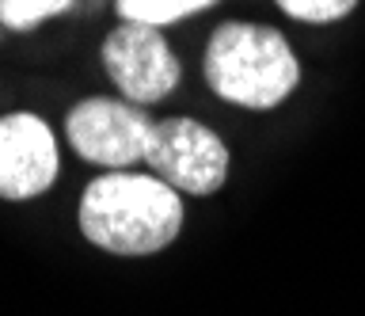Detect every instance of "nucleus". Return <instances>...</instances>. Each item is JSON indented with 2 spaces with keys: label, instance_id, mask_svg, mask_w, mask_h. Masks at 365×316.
<instances>
[{
  "label": "nucleus",
  "instance_id": "1",
  "mask_svg": "<svg viewBox=\"0 0 365 316\" xmlns=\"http://www.w3.org/2000/svg\"><path fill=\"white\" fill-rule=\"evenodd\" d=\"M76 225L88 244L118 259H148L179 240L187 206L175 187L153 172H103L76 202Z\"/></svg>",
  "mask_w": 365,
  "mask_h": 316
},
{
  "label": "nucleus",
  "instance_id": "2",
  "mask_svg": "<svg viewBox=\"0 0 365 316\" xmlns=\"http://www.w3.org/2000/svg\"><path fill=\"white\" fill-rule=\"evenodd\" d=\"M205 88L232 107L274 111L301 88V58L278 27L228 19L202 50Z\"/></svg>",
  "mask_w": 365,
  "mask_h": 316
},
{
  "label": "nucleus",
  "instance_id": "3",
  "mask_svg": "<svg viewBox=\"0 0 365 316\" xmlns=\"http://www.w3.org/2000/svg\"><path fill=\"white\" fill-rule=\"evenodd\" d=\"M145 164L156 179H164L179 195L210 198L228 183L232 153H228V145L205 122L187 118V115H171L153 126Z\"/></svg>",
  "mask_w": 365,
  "mask_h": 316
},
{
  "label": "nucleus",
  "instance_id": "4",
  "mask_svg": "<svg viewBox=\"0 0 365 316\" xmlns=\"http://www.w3.org/2000/svg\"><path fill=\"white\" fill-rule=\"evenodd\" d=\"M153 126L156 122L148 107H137L122 96H88L68 107L65 141L80 160L107 172H125L133 164H145Z\"/></svg>",
  "mask_w": 365,
  "mask_h": 316
},
{
  "label": "nucleus",
  "instance_id": "5",
  "mask_svg": "<svg viewBox=\"0 0 365 316\" xmlns=\"http://www.w3.org/2000/svg\"><path fill=\"white\" fill-rule=\"evenodd\" d=\"M103 73L122 99L153 107L182 84V61L168 46L164 31L145 24H118L103 39Z\"/></svg>",
  "mask_w": 365,
  "mask_h": 316
},
{
  "label": "nucleus",
  "instance_id": "6",
  "mask_svg": "<svg viewBox=\"0 0 365 316\" xmlns=\"http://www.w3.org/2000/svg\"><path fill=\"white\" fill-rule=\"evenodd\" d=\"M61 175V149L50 122L31 111L0 115V198H42Z\"/></svg>",
  "mask_w": 365,
  "mask_h": 316
},
{
  "label": "nucleus",
  "instance_id": "7",
  "mask_svg": "<svg viewBox=\"0 0 365 316\" xmlns=\"http://www.w3.org/2000/svg\"><path fill=\"white\" fill-rule=\"evenodd\" d=\"M217 0H114V12L122 24H145V27H168L179 19H190L213 8Z\"/></svg>",
  "mask_w": 365,
  "mask_h": 316
},
{
  "label": "nucleus",
  "instance_id": "8",
  "mask_svg": "<svg viewBox=\"0 0 365 316\" xmlns=\"http://www.w3.org/2000/svg\"><path fill=\"white\" fill-rule=\"evenodd\" d=\"M80 0H0V27L11 35H27L53 16L76 12Z\"/></svg>",
  "mask_w": 365,
  "mask_h": 316
},
{
  "label": "nucleus",
  "instance_id": "9",
  "mask_svg": "<svg viewBox=\"0 0 365 316\" xmlns=\"http://www.w3.org/2000/svg\"><path fill=\"white\" fill-rule=\"evenodd\" d=\"M282 8V16L297 19L308 27H327V24H342L361 0H274Z\"/></svg>",
  "mask_w": 365,
  "mask_h": 316
}]
</instances>
